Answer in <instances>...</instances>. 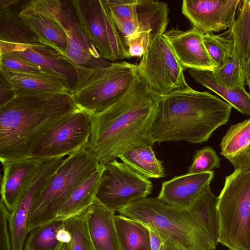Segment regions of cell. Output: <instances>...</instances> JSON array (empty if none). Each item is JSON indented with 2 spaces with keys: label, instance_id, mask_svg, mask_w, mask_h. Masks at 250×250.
Segmentation results:
<instances>
[{
  "label": "cell",
  "instance_id": "6da1fadb",
  "mask_svg": "<svg viewBox=\"0 0 250 250\" xmlns=\"http://www.w3.org/2000/svg\"><path fill=\"white\" fill-rule=\"evenodd\" d=\"M160 98L139 77L113 104L92 115L87 147L100 164L116 159L148 135Z\"/></svg>",
  "mask_w": 250,
  "mask_h": 250
},
{
  "label": "cell",
  "instance_id": "7a4b0ae2",
  "mask_svg": "<svg viewBox=\"0 0 250 250\" xmlns=\"http://www.w3.org/2000/svg\"><path fill=\"white\" fill-rule=\"evenodd\" d=\"M77 107L69 93L16 94L0 106L1 164L30 158L35 145Z\"/></svg>",
  "mask_w": 250,
  "mask_h": 250
},
{
  "label": "cell",
  "instance_id": "3957f363",
  "mask_svg": "<svg viewBox=\"0 0 250 250\" xmlns=\"http://www.w3.org/2000/svg\"><path fill=\"white\" fill-rule=\"evenodd\" d=\"M232 107L209 92L187 85L161 97L148 135L155 143L201 144L228 122Z\"/></svg>",
  "mask_w": 250,
  "mask_h": 250
},
{
  "label": "cell",
  "instance_id": "277c9868",
  "mask_svg": "<svg viewBox=\"0 0 250 250\" xmlns=\"http://www.w3.org/2000/svg\"><path fill=\"white\" fill-rule=\"evenodd\" d=\"M118 212L152 227L167 250H215L186 208L170 205L158 197L135 200Z\"/></svg>",
  "mask_w": 250,
  "mask_h": 250
},
{
  "label": "cell",
  "instance_id": "5b68a950",
  "mask_svg": "<svg viewBox=\"0 0 250 250\" xmlns=\"http://www.w3.org/2000/svg\"><path fill=\"white\" fill-rule=\"evenodd\" d=\"M72 64L77 73L72 97L79 107L92 115L113 104L139 77L137 65L126 61L94 68Z\"/></svg>",
  "mask_w": 250,
  "mask_h": 250
},
{
  "label": "cell",
  "instance_id": "8992f818",
  "mask_svg": "<svg viewBox=\"0 0 250 250\" xmlns=\"http://www.w3.org/2000/svg\"><path fill=\"white\" fill-rule=\"evenodd\" d=\"M101 165L87 146L64 159L33 203L28 218V232L56 219L73 191Z\"/></svg>",
  "mask_w": 250,
  "mask_h": 250
},
{
  "label": "cell",
  "instance_id": "52a82bcc",
  "mask_svg": "<svg viewBox=\"0 0 250 250\" xmlns=\"http://www.w3.org/2000/svg\"><path fill=\"white\" fill-rule=\"evenodd\" d=\"M217 208L219 243L229 250H250V167L226 177Z\"/></svg>",
  "mask_w": 250,
  "mask_h": 250
},
{
  "label": "cell",
  "instance_id": "ba28073f",
  "mask_svg": "<svg viewBox=\"0 0 250 250\" xmlns=\"http://www.w3.org/2000/svg\"><path fill=\"white\" fill-rule=\"evenodd\" d=\"M91 130L92 115L77 106L35 145L30 158L42 163L63 158L87 146Z\"/></svg>",
  "mask_w": 250,
  "mask_h": 250
},
{
  "label": "cell",
  "instance_id": "9c48e42d",
  "mask_svg": "<svg viewBox=\"0 0 250 250\" xmlns=\"http://www.w3.org/2000/svg\"><path fill=\"white\" fill-rule=\"evenodd\" d=\"M78 23L103 58L112 62L129 59L124 39L104 0H72Z\"/></svg>",
  "mask_w": 250,
  "mask_h": 250
},
{
  "label": "cell",
  "instance_id": "30bf717a",
  "mask_svg": "<svg viewBox=\"0 0 250 250\" xmlns=\"http://www.w3.org/2000/svg\"><path fill=\"white\" fill-rule=\"evenodd\" d=\"M137 70L139 77L160 97L188 85L184 70L163 34L151 36Z\"/></svg>",
  "mask_w": 250,
  "mask_h": 250
},
{
  "label": "cell",
  "instance_id": "8fae6325",
  "mask_svg": "<svg viewBox=\"0 0 250 250\" xmlns=\"http://www.w3.org/2000/svg\"><path fill=\"white\" fill-rule=\"evenodd\" d=\"M152 187L148 178L115 159L104 165L95 198L115 213L131 202L146 197Z\"/></svg>",
  "mask_w": 250,
  "mask_h": 250
},
{
  "label": "cell",
  "instance_id": "7c38bea8",
  "mask_svg": "<svg viewBox=\"0 0 250 250\" xmlns=\"http://www.w3.org/2000/svg\"><path fill=\"white\" fill-rule=\"evenodd\" d=\"M69 1L31 0L23 5L19 15L39 36L62 54L67 45L64 27L68 17Z\"/></svg>",
  "mask_w": 250,
  "mask_h": 250
},
{
  "label": "cell",
  "instance_id": "4fadbf2b",
  "mask_svg": "<svg viewBox=\"0 0 250 250\" xmlns=\"http://www.w3.org/2000/svg\"><path fill=\"white\" fill-rule=\"evenodd\" d=\"M240 0H184L182 12L203 34L218 32L233 25Z\"/></svg>",
  "mask_w": 250,
  "mask_h": 250
},
{
  "label": "cell",
  "instance_id": "5bb4252c",
  "mask_svg": "<svg viewBox=\"0 0 250 250\" xmlns=\"http://www.w3.org/2000/svg\"><path fill=\"white\" fill-rule=\"evenodd\" d=\"M64 159L43 162L31 186L9 214L8 224L11 250H23L28 234V221L35 200L40 195L49 181Z\"/></svg>",
  "mask_w": 250,
  "mask_h": 250
},
{
  "label": "cell",
  "instance_id": "9a60e30c",
  "mask_svg": "<svg viewBox=\"0 0 250 250\" xmlns=\"http://www.w3.org/2000/svg\"><path fill=\"white\" fill-rule=\"evenodd\" d=\"M203 34L193 26L186 31L172 28L163 34L184 70L213 71L217 68L205 46Z\"/></svg>",
  "mask_w": 250,
  "mask_h": 250
},
{
  "label": "cell",
  "instance_id": "2e32d148",
  "mask_svg": "<svg viewBox=\"0 0 250 250\" xmlns=\"http://www.w3.org/2000/svg\"><path fill=\"white\" fill-rule=\"evenodd\" d=\"M0 55L11 54L43 69L58 74L69 81L73 89L77 73L73 64L55 47L42 42L28 44L0 45Z\"/></svg>",
  "mask_w": 250,
  "mask_h": 250
},
{
  "label": "cell",
  "instance_id": "e0dca14e",
  "mask_svg": "<svg viewBox=\"0 0 250 250\" xmlns=\"http://www.w3.org/2000/svg\"><path fill=\"white\" fill-rule=\"evenodd\" d=\"M42 163L32 158L2 163L0 200L10 213L31 186Z\"/></svg>",
  "mask_w": 250,
  "mask_h": 250
},
{
  "label": "cell",
  "instance_id": "ac0fdd59",
  "mask_svg": "<svg viewBox=\"0 0 250 250\" xmlns=\"http://www.w3.org/2000/svg\"><path fill=\"white\" fill-rule=\"evenodd\" d=\"M71 2V1H70ZM64 30L67 45L62 54L72 64L86 68H99L110 64L100 56L97 49L80 27L71 3Z\"/></svg>",
  "mask_w": 250,
  "mask_h": 250
},
{
  "label": "cell",
  "instance_id": "d6986e66",
  "mask_svg": "<svg viewBox=\"0 0 250 250\" xmlns=\"http://www.w3.org/2000/svg\"><path fill=\"white\" fill-rule=\"evenodd\" d=\"M0 72L13 86L16 94L64 92L72 94L73 89L65 77L50 71L27 73L0 66Z\"/></svg>",
  "mask_w": 250,
  "mask_h": 250
},
{
  "label": "cell",
  "instance_id": "ffe728a7",
  "mask_svg": "<svg viewBox=\"0 0 250 250\" xmlns=\"http://www.w3.org/2000/svg\"><path fill=\"white\" fill-rule=\"evenodd\" d=\"M214 176L212 170L175 177L163 183L157 197L170 205L186 208L209 185Z\"/></svg>",
  "mask_w": 250,
  "mask_h": 250
},
{
  "label": "cell",
  "instance_id": "44dd1931",
  "mask_svg": "<svg viewBox=\"0 0 250 250\" xmlns=\"http://www.w3.org/2000/svg\"><path fill=\"white\" fill-rule=\"evenodd\" d=\"M87 210L88 228L93 250H121L115 213L96 198Z\"/></svg>",
  "mask_w": 250,
  "mask_h": 250
},
{
  "label": "cell",
  "instance_id": "7402d4cb",
  "mask_svg": "<svg viewBox=\"0 0 250 250\" xmlns=\"http://www.w3.org/2000/svg\"><path fill=\"white\" fill-rule=\"evenodd\" d=\"M220 146L221 155L229 161L234 170L250 167V118L231 125Z\"/></svg>",
  "mask_w": 250,
  "mask_h": 250
},
{
  "label": "cell",
  "instance_id": "603a6c76",
  "mask_svg": "<svg viewBox=\"0 0 250 250\" xmlns=\"http://www.w3.org/2000/svg\"><path fill=\"white\" fill-rule=\"evenodd\" d=\"M155 143L148 135L126 149L118 158L148 179L163 177L165 172L162 162L157 158L152 149Z\"/></svg>",
  "mask_w": 250,
  "mask_h": 250
},
{
  "label": "cell",
  "instance_id": "cb8c5ba5",
  "mask_svg": "<svg viewBox=\"0 0 250 250\" xmlns=\"http://www.w3.org/2000/svg\"><path fill=\"white\" fill-rule=\"evenodd\" d=\"M217 205L218 197L212 193L208 185L186 207L201 226L214 249L219 243L220 231Z\"/></svg>",
  "mask_w": 250,
  "mask_h": 250
},
{
  "label": "cell",
  "instance_id": "d4e9b609",
  "mask_svg": "<svg viewBox=\"0 0 250 250\" xmlns=\"http://www.w3.org/2000/svg\"><path fill=\"white\" fill-rule=\"evenodd\" d=\"M239 12L227 33L234 41L230 58L238 62L247 73L250 62V0H241Z\"/></svg>",
  "mask_w": 250,
  "mask_h": 250
},
{
  "label": "cell",
  "instance_id": "484cf974",
  "mask_svg": "<svg viewBox=\"0 0 250 250\" xmlns=\"http://www.w3.org/2000/svg\"><path fill=\"white\" fill-rule=\"evenodd\" d=\"M104 168V165L85 180L71 193L59 211L56 219L65 221L83 211L94 201Z\"/></svg>",
  "mask_w": 250,
  "mask_h": 250
},
{
  "label": "cell",
  "instance_id": "4316f807",
  "mask_svg": "<svg viewBox=\"0 0 250 250\" xmlns=\"http://www.w3.org/2000/svg\"><path fill=\"white\" fill-rule=\"evenodd\" d=\"M0 45L42 42L37 34L20 17L6 7L0 9Z\"/></svg>",
  "mask_w": 250,
  "mask_h": 250
},
{
  "label": "cell",
  "instance_id": "83f0119b",
  "mask_svg": "<svg viewBox=\"0 0 250 250\" xmlns=\"http://www.w3.org/2000/svg\"><path fill=\"white\" fill-rule=\"evenodd\" d=\"M114 222L121 250H151L145 224L121 214L114 215Z\"/></svg>",
  "mask_w": 250,
  "mask_h": 250
},
{
  "label": "cell",
  "instance_id": "f1b7e54d",
  "mask_svg": "<svg viewBox=\"0 0 250 250\" xmlns=\"http://www.w3.org/2000/svg\"><path fill=\"white\" fill-rule=\"evenodd\" d=\"M188 73L198 83L218 95L242 114L250 116V93L245 88L230 89L222 86L210 71L189 69Z\"/></svg>",
  "mask_w": 250,
  "mask_h": 250
},
{
  "label": "cell",
  "instance_id": "f546056e",
  "mask_svg": "<svg viewBox=\"0 0 250 250\" xmlns=\"http://www.w3.org/2000/svg\"><path fill=\"white\" fill-rule=\"evenodd\" d=\"M64 227V221L55 219L32 229L26 237L23 250H55L60 243L57 232Z\"/></svg>",
  "mask_w": 250,
  "mask_h": 250
},
{
  "label": "cell",
  "instance_id": "4dcf8cb0",
  "mask_svg": "<svg viewBox=\"0 0 250 250\" xmlns=\"http://www.w3.org/2000/svg\"><path fill=\"white\" fill-rule=\"evenodd\" d=\"M87 208L64 221L65 227L72 236L71 250H93L88 228Z\"/></svg>",
  "mask_w": 250,
  "mask_h": 250
},
{
  "label": "cell",
  "instance_id": "1f68e13d",
  "mask_svg": "<svg viewBox=\"0 0 250 250\" xmlns=\"http://www.w3.org/2000/svg\"><path fill=\"white\" fill-rule=\"evenodd\" d=\"M212 72L216 81L222 86L230 89L245 88L247 73L234 59L229 58Z\"/></svg>",
  "mask_w": 250,
  "mask_h": 250
},
{
  "label": "cell",
  "instance_id": "d6a6232c",
  "mask_svg": "<svg viewBox=\"0 0 250 250\" xmlns=\"http://www.w3.org/2000/svg\"><path fill=\"white\" fill-rule=\"evenodd\" d=\"M227 34L225 36L213 32L203 34L205 46L217 67L230 58L233 49L234 41L227 32Z\"/></svg>",
  "mask_w": 250,
  "mask_h": 250
},
{
  "label": "cell",
  "instance_id": "836d02e7",
  "mask_svg": "<svg viewBox=\"0 0 250 250\" xmlns=\"http://www.w3.org/2000/svg\"><path fill=\"white\" fill-rule=\"evenodd\" d=\"M104 2L115 25L122 22H131L133 23L136 33L137 0H104Z\"/></svg>",
  "mask_w": 250,
  "mask_h": 250
},
{
  "label": "cell",
  "instance_id": "e575fe53",
  "mask_svg": "<svg viewBox=\"0 0 250 250\" xmlns=\"http://www.w3.org/2000/svg\"><path fill=\"white\" fill-rule=\"evenodd\" d=\"M220 161L213 148L206 146L195 152L188 173L199 174L211 171L220 166Z\"/></svg>",
  "mask_w": 250,
  "mask_h": 250
},
{
  "label": "cell",
  "instance_id": "d590c367",
  "mask_svg": "<svg viewBox=\"0 0 250 250\" xmlns=\"http://www.w3.org/2000/svg\"><path fill=\"white\" fill-rule=\"evenodd\" d=\"M0 66L17 71L27 73H42L48 71L20 57L11 54L0 55Z\"/></svg>",
  "mask_w": 250,
  "mask_h": 250
},
{
  "label": "cell",
  "instance_id": "8d00e7d4",
  "mask_svg": "<svg viewBox=\"0 0 250 250\" xmlns=\"http://www.w3.org/2000/svg\"><path fill=\"white\" fill-rule=\"evenodd\" d=\"M150 37V32H142L132 36L125 41L130 58L143 56L149 45Z\"/></svg>",
  "mask_w": 250,
  "mask_h": 250
},
{
  "label": "cell",
  "instance_id": "74e56055",
  "mask_svg": "<svg viewBox=\"0 0 250 250\" xmlns=\"http://www.w3.org/2000/svg\"><path fill=\"white\" fill-rule=\"evenodd\" d=\"M10 212L0 202V250H11L8 219Z\"/></svg>",
  "mask_w": 250,
  "mask_h": 250
},
{
  "label": "cell",
  "instance_id": "f35d334b",
  "mask_svg": "<svg viewBox=\"0 0 250 250\" xmlns=\"http://www.w3.org/2000/svg\"><path fill=\"white\" fill-rule=\"evenodd\" d=\"M15 95V92L13 86L0 72V106L12 100Z\"/></svg>",
  "mask_w": 250,
  "mask_h": 250
},
{
  "label": "cell",
  "instance_id": "ab89813d",
  "mask_svg": "<svg viewBox=\"0 0 250 250\" xmlns=\"http://www.w3.org/2000/svg\"><path fill=\"white\" fill-rule=\"evenodd\" d=\"M146 226L148 228L150 233L151 250H167L158 232L152 227Z\"/></svg>",
  "mask_w": 250,
  "mask_h": 250
},
{
  "label": "cell",
  "instance_id": "60d3db41",
  "mask_svg": "<svg viewBox=\"0 0 250 250\" xmlns=\"http://www.w3.org/2000/svg\"><path fill=\"white\" fill-rule=\"evenodd\" d=\"M57 240L60 243L69 244L72 240V236L69 231L65 227H62L59 229L56 234Z\"/></svg>",
  "mask_w": 250,
  "mask_h": 250
},
{
  "label": "cell",
  "instance_id": "b9f144b4",
  "mask_svg": "<svg viewBox=\"0 0 250 250\" xmlns=\"http://www.w3.org/2000/svg\"><path fill=\"white\" fill-rule=\"evenodd\" d=\"M19 0H0V9L8 7L11 4H15Z\"/></svg>",
  "mask_w": 250,
  "mask_h": 250
},
{
  "label": "cell",
  "instance_id": "7bdbcfd3",
  "mask_svg": "<svg viewBox=\"0 0 250 250\" xmlns=\"http://www.w3.org/2000/svg\"><path fill=\"white\" fill-rule=\"evenodd\" d=\"M55 250H71L70 243H60Z\"/></svg>",
  "mask_w": 250,
  "mask_h": 250
},
{
  "label": "cell",
  "instance_id": "ee69618b",
  "mask_svg": "<svg viewBox=\"0 0 250 250\" xmlns=\"http://www.w3.org/2000/svg\"><path fill=\"white\" fill-rule=\"evenodd\" d=\"M246 84L247 85L250 91V62L247 72Z\"/></svg>",
  "mask_w": 250,
  "mask_h": 250
}]
</instances>
